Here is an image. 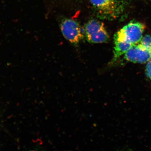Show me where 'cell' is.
Returning a JSON list of instances; mask_svg holds the SVG:
<instances>
[{
  "label": "cell",
  "instance_id": "7",
  "mask_svg": "<svg viewBox=\"0 0 151 151\" xmlns=\"http://www.w3.org/2000/svg\"><path fill=\"white\" fill-rule=\"evenodd\" d=\"M139 44L144 48L151 51V35H147L142 39Z\"/></svg>",
  "mask_w": 151,
  "mask_h": 151
},
{
  "label": "cell",
  "instance_id": "2",
  "mask_svg": "<svg viewBox=\"0 0 151 151\" xmlns=\"http://www.w3.org/2000/svg\"><path fill=\"white\" fill-rule=\"evenodd\" d=\"M84 31L87 40L91 43H104L109 38L104 24L96 20L89 21L85 26Z\"/></svg>",
  "mask_w": 151,
  "mask_h": 151
},
{
  "label": "cell",
  "instance_id": "6",
  "mask_svg": "<svg viewBox=\"0 0 151 151\" xmlns=\"http://www.w3.org/2000/svg\"><path fill=\"white\" fill-rule=\"evenodd\" d=\"M114 45L113 58L111 64L116 62L118 58L125 54L134 45L127 42L120 40H114Z\"/></svg>",
  "mask_w": 151,
  "mask_h": 151
},
{
  "label": "cell",
  "instance_id": "4",
  "mask_svg": "<svg viewBox=\"0 0 151 151\" xmlns=\"http://www.w3.org/2000/svg\"><path fill=\"white\" fill-rule=\"evenodd\" d=\"M94 8L102 15L106 17L118 16L120 7L116 0H89Z\"/></svg>",
  "mask_w": 151,
  "mask_h": 151
},
{
  "label": "cell",
  "instance_id": "1",
  "mask_svg": "<svg viewBox=\"0 0 151 151\" xmlns=\"http://www.w3.org/2000/svg\"><path fill=\"white\" fill-rule=\"evenodd\" d=\"M145 29L144 24L139 22H131L115 34L114 40L124 41L135 45L140 41Z\"/></svg>",
  "mask_w": 151,
  "mask_h": 151
},
{
  "label": "cell",
  "instance_id": "5",
  "mask_svg": "<svg viewBox=\"0 0 151 151\" xmlns=\"http://www.w3.org/2000/svg\"><path fill=\"white\" fill-rule=\"evenodd\" d=\"M124 58L133 63H146L151 59V51L139 44L133 45L125 54Z\"/></svg>",
  "mask_w": 151,
  "mask_h": 151
},
{
  "label": "cell",
  "instance_id": "3",
  "mask_svg": "<svg viewBox=\"0 0 151 151\" xmlns=\"http://www.w3.org/2000/svg\"><path fill=\"white\" fill-rule=\"evenodd\" d=\"M60 29L63 35L70 43H78L83 37L81 28L74 20H64L61 23Z\"/></svg>",
  "mask_w": 151,
  "mask_h": 151
},
{
  "label": "cell",
  "instance_id": "8",
  "mask_svg": "<svg viewBox=\"0 0 151 151\" xmlns=\"http://www.w3.org/2000/svg\"><path fill=\"white\" fill-rule=\"evenodd\" d=\"M146 73L147 76L151 80V59L147 62L146 67Z\"/></svg>",
  "mask_w": 151,
  "mask_h": 151
}]
</instances>
